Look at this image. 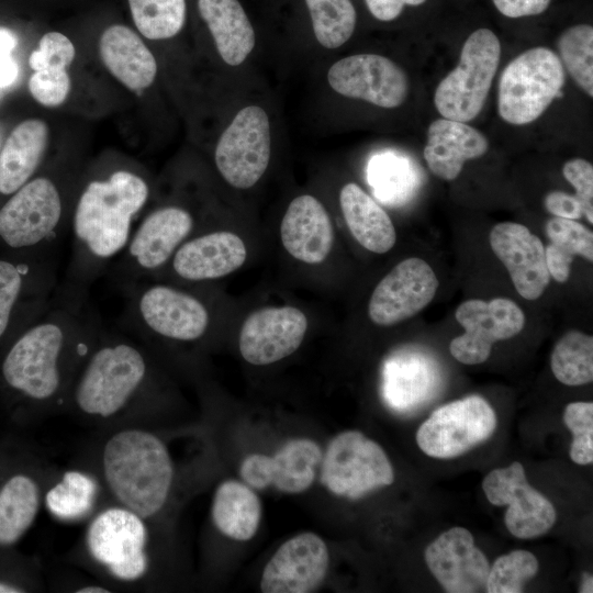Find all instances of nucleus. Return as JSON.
<instances>
[{
    "label": "nucleus",
    "mask_w": 593,
    "mask_h": 593,
    "mask_svg": "<svg viewBox=\"0 0 593 593\" xmlns=\"http://www.w3.org/2000/svg\"><path fill=\"white\" fill-rule=\"evenodd\" d=\"M488 148L489 142L479 130L444 118L429 125L423 155L429 170L449 181L459 176L467 160L483 156Z\"/></svg>",
    "instance_id": "nucleus-26"
},
{
    "label": "nucleus",
    "mask_w": 593,
    "mask_h": 593,
    "mask_svg": "<svg viewBox=\"0 0 593 593\" xmlns=\"http://www.w3.org/2000/svg\"><path fill=\"white\" fill-rule=\"evenodd\" d=\"M455 317L465 333L450 342L449 350L465 365L484 362L494 343L514 337L525 325L522 309L505 298L467 300L457 307Z\"/></svg>",
    "instance_id": "nucleus-14"
},
{
    "label": "nucleus",
    "mask_w": 593,
    "mask_h": 593,
    "mask_svg": "<svg viewBox=\"0 0 593 593\" xmlns=\"http://www.w3.org/2000/svg\"><path fill=\"white\" fill-rule=\"evenodd\" d=\"M146 179L119 168L86 182L69 227L71 255L64 283L88 291L123 253L149 198Z\"/></svg>",
    "instance_id": "nucleus-2"
},
{
    "label": "nucleus",
    "mask_w": 593,
    "mask_h": 593,
    "mask_svg": "<svg viewBox=\"0 0 593 593\" xmlns=\"http://www.w3.org/2000/svg\"><path fill=\"white\" fill-rule=\"evenodd\" d=\"M496 10L504 16L518 19L545 12L551 0H492Z\"/></svg>",
    "instance_id": "nucleus-47"
},
{
    "label": "nucleus",
    "mask_w": 593,
    "mask_h": 593,
    "mask_svg": "<svg viewBox=\"0 0 593 593\" xmlns=\"http://www.w3.org/2000/svg\"><path fill=\"white\" fill-rule=\"evenodd\" d=\"M41 478L25 466L0 475V553L14 547L33 526L43 504Z\"/></svg>",
    "instance_id": "nucleus-25"
},
{
    "label": "nucleus",
    "mask_w": 593,
    "mask_h": 593,
    "mask_svg": "<svg viewBox=\"0 0 593 593\" xmlns=\"http://www.w3.org/2000/svg\"><path fill=\"white\" fill-rule=\"evenodd\" d=\"M426 0H365L370 13L378 20L389 22L400 16L405 5L417 7Z\"/></svg>",
    "instance_id": "nucleus-49"
},
{
    "label": "nucleus",
    "mask_w": 593,
    "mask_h": 593,
    "mask_svg": "<svg viewBox=\"0 0 593 593\" xmlns=\"http://www.w3.org/2000/svg\"><path fill=\"white\" fill-rule=\"evenodd\" d=\"M103 331L88 291L59 283L46 309L3 353L2 387L30 412L66 406L71 384Z\"/></svg>",
    "instance_id": "nucleus-1"
},
{
    "label": "nucleus",
    "mask_w": 593,
    "mask_h": 593,
    "mask_svg": "<svg viewBox=\"0 0 593 593\" xmlns=\"http://www.w3.org/2000/svg\"><path fill=\"white\" fill-rule=\"evenodd\" d=\"M15 45V35L9 30L0 29V87L9 86L16 78L18 67L10 56Z\"/></svg>",
    "instance_id": "nucleus-48"
},
{
    "label": "nucleus",
    "mask_w": 593,
    "mask_h": 593,
    "mask_svg": "<svg viewBox=\"0 0 593 593\" xmlns=\"http://www.w3.org/2000/svg\"><path fill=\"white\" fill-rule=\"evenodd\" d=\"M262 517V505L255 489L244 481L227 479L214 491L211 518L215 528L225 537L250 540L257 533Z\"/></svg>",
    "instance_id": "nucleus-31"
},
{
    "label": "nucleus",
    "mask_w": 593,
    "mask_h": 593,
    "mask_svg": "<svg viewBox=\"0 0 593 593\" xmlns=\"http://www.w3.org/2000/svg\"><path fill=\"white\" fill-rule=\"evenodd\" d=\"M560 60L582 90L593 97V27L577 24L567 29L558 40Z\"/></svg>",
    "instance_id": "nucleus-39"
},
{
    "label": "nucleus",
    "mask_w": 593,
    "mask_h": 593,
    "mask_svg": "<svg viewBox=\"0 0 593 593\" xmlns=\"http://www.w3.org/2000/svg\"><path fill=\"white\" fill-rule=\"evenodd\" d=\"M76 593H109L111 589L97 583L81 584L74 589Z\"/></svg>",
    "instance_id": "nucleus-51"
},
{
    "label": "nucleus",
    "mask_w": 593,
    "mask_h": 593,
    "mask_svg": "<svg viewBox=\"0 0 593 593\" xmlns=\"http://www.w3.org/2000/svg\"><path fill=\"white\" fill-rule=\"evenodd\" d=\"M121 288L126 299L122 325L130 335L191 343L206 334L210 313L198 296L157 282L135 281Z\"/></svg>",
    "instance_id": "nucleus-7"
},
{
    "label": "nucleus",
    "mask_w": 593,
    "mask_h": 593,
    "mask_svg": "<svg viewBox=\"0 0 593 593\" xmlns=\"http://www.w3.org/2000/svg\"><path fill=\"white\" fill-rule=\"evenodd\" d=\"M70 216L57 181L33 176L0 208V239L12 250L54 257Z\"/></svg>",
    "instance_id": "nucleus-5"
},
{
    "label": "nucleus",
    "mask_w": 593,
    "mask_h": 593,
    "mask_svg": "<svg viewBox=\"0 0 593 593\" xmlns=\"http://www.w3.org/2000/svg\"><path fill=\"white\" fill-rule=\"evenodd\" d=\"M549 244L545 247V259L550 278L566 282L571 273L575 256L593 261V233L575 220L551 217L545 225Z\"/></svg>",
    "instance_id": "nucleus-34"
},
{
    "label": "nucleus",
    "mask_w": 593,
    "mask_h": 593,
    "mask_svg": "<svg viewBox=\"0 0 593 593\" xmlns=\"http://www.w3.org/2000/svg\"><path fill=\"white\" fill-rule=\"evenodd\" d=\"M424 556L429 571L449 593H473L485 585L489 561L463 527L440 534Z\"/></svg>",
    "instance_id": "nucleus-21"
},
{
    "label": "nucleus",
    "mask_w": 593,
    "mask_h": 593,
    "mask_svg": "<svg viewBox=\"0 0 593 593\" xmlns=\"http://www.w3.org/2000/svg\"><path fill=\"white\" fill-rule=\"evenodd\" d=\"M75 56L72 42L63 33L53 31L41 37L29 57V65L33 71L67 69Z\"/></svg>",
    "instance_id": "nucleus-43"
},
{
    "label": "nucleus",
    "mask_w": 593,
    "mask_h": 593,
    "mask_svg": "<svg viewBox=\"0 0 593 593\" xmlns=\"http://www.w3.org/2000/svg\"><path fill=\"white\" fill-rule=\"evenodd\" d=\"M247 257L243 239L228 231L189 237L166 264L181 280L201 282L225 277L240 268Z\"/></svg>",
    "instance_id": "nucleus-23"
},
{
    "label": "nucleus",
    "mask_w": 593,
    "mask_h": 593,
    "mask_svg": "<svg viewBox=\"0 0 593 593\" xmlns=\"http://www.w3.org/2000/svg\"><path fill=\"white\" fill-rule=\"evenodd\" d=\"M148 519L112 503L96 512L85 532L83 550L112 581L138 584L152 567Z\"/></svg>",
    "instance_id": "nucleus-6"
},
{
    "label": "nucleus",
    "mask_w": 593,
    "mask_h": 593,
    "mask_svg": "<svg viewBox=\"0 0 593 593\" xmlns=\"http://www.w3.org/2000/svg\"><path fill=\"white\" fill-rule=\"evenodd\" d=\"M323 451L310 438L288 440L273 455L250 454L239 466L242 481L255 490L273 486L287 494L309 490L320 469Z\"/></svg>",
    "instance_id": "nucleus-18"
},
{
    "label": "nucleus",
    "mask_w": 593,
    "mask_h": 593,
    "mask_svg": "<svg viewBox=\"0 0 593 593\" xmlns=\"http://www.w3.org/2000/svg\"><path fill=\"white\" fill-rule=\"evenodd\" d=\"M339 203L351 235L363 248L384 254L394 246L396 233L390 216L358 184L346 183Z\"/></svg>",
    "instance_id": "nucleus-32"
},
{
    "label": "nucleus",
    "mask_w": 593,
    "mask_h": 593,
    "mask_svg": "<svg viewBox=\"0 0 593 593\" xmlns=\"http://www.w3.org/2000/svg\"><path fill=\"white\" fill-rule=\"evenodd\" d=\"M99 480L112 499L145 519L157 517L175 484L174 457L155 432L123 426L103 439L98 457Z\"/></svg>",
    "instance_id": "nucleus-4"
},
{
    "label": "nucleus",
    "mask_w": 593,
    "mask_h": 593,
    "mask_svg": "<svg viewBox=\"0 0 593 593\" xmlns=\"http://www.w3.org/2000/svg\"><path fill=\"white\" fill-rule=\"evenodd\" d=\"M495 426L491 405L479 395H469L435 410L419 426L416 443L429 457L454 458L486 440Z\"/></svg>",
    "instance_id": "nucleus-12"
},
{
    "label": "nucleus",
    "mask_w": 593,
    "mask_h": 593,
    "mask_svg": "<svg viewBox=\"0 0 593 593\" xmlns=\"http://www.w3.org/2000/svg\"><path fill=\"white\" fill-rule=\"evenodd\" d=\"M58 286L55 257L21 262L0 258V343L25 298L52 296Z\"/></svg>",
    "instance_id": "nucleus-27"
},
{
    "label": "nucleus",
    "mask_w": 593,
    "mask_h": 593,
    "mask_svg": "<svg viewBox=\"0 0 593 593\" xmlns=\"http://www.w3.org/2000/svg\"><path fill=\"white\" fill-rule=\"evenodd\" d=\"M153 377L150 358L138 339L104 328L80 367L66 402L93 422H112L138 411Z\"/></svg>",
    "instance_id": "nucleus-3"
},
{
    "label": "nucleus",
    "mask_w": 593,
    "mask_h": 593,
    "mask_svg": "<svg viewBox=\"0 0 593 593\" xmlns=\"http://www.w3.org/2000/svg\"><path fill=\"white\" fill-rule=\"evenodd\" d=\"M216 49L230 66L240 65L255 46V32L238 0H198Z\"/></svg>",
    "instance_id": "nucleus-30"
},
{
    "label": "nucleus",
    "mask_w": 593,
    "mask_h": 593,
    "mask_svg": "<svg viewBox=\"0 0 593 593\" xmlns=\"http://www.w3.org/2000/svg\"><path fill=\"white\" fill-rule=\"evenodd\" d=\"M321 483L334 495L357 500L394 481L393 467L380 445L358 430L336 435L323 452Z\"/></svg>",
    "instance_id": "nucleus-11"
},
{
    "label": "nucleus",
    "mask_w": 593,
    "mask_h": 593,
    "mask_svg": "<svg viewBox=\"0 0 593 593\" xmlns=\"http://www.w3.org/2000/svg\"><path fill=\"white\" fill-rule=\"evenodd\" d=\"M563 422L573 435L570 458L578 465L593 461V403H569L563 413Z\"/></svg>",
    "instance_id": "nucleus-42"
},
{
    "label": "nucleus",
    "mask_w": 593,
    "mask_h": 593,
    "mask_svg": "<svg viewBox=\"0 0 593 593\" xmlns=\"http://www.w3.org/2000/svg\"><path fill=\"white\" fill-rule=\"evenodd\" d=\"M48 126L40 119L18 124L0 152V194L11 195L40 168L48 146Z\"/></svg>",
    "instance_id": "nucleus-29"
},
{
    "label": "nucleus",
    "mask_w": 593,
    "mask_h": 593,
    "mask_svg": "<svg viewBox=\"0 0 593 593\" xmlns=\"http://www.w3.org/2000/svg\"><path fill=\"white\" fill-rule=\"evenodd\" d=\"M280 237L293 258L309 265L323 262L334 242L333 225L324 205L310 194L294 198L282 217Z\"/></svg>",
    "instance_id": "nucleus-24"
},
{
    "label": "nucleus",
    "mask_w": 593,
    "mask_h": 593,
    "mask_svg": "<svg viewBox=\"0 0 593 593\" xmlns=\"http://www.w3.org/2000/svg\"><path fill=\"white\" fill-rule=\"evenodd\" d=\"M501 44L495 33L482 27L463 43L459 64L437 86L434 103L445 119L468 122L478 116L499 68Z\"/></svg>",
    "instance_id": "nucleus-9"
},
{
    "label": "nucleus",
    "mask_w": 593,
    "mask_h": 593,
    "mask_svg": "<svg viewBox=\"0 0 593 593\" xmlns=\"http://www.w3.org/2000/svg\"><path fill=\"white\" fill-rule=\"evenodd\" d=\"M564 178L575 190V197L583 205V215L593 224V166L585 159L573 158L562 167Z\"/></svg>",
    "instance_id": "nucleus-45"
},
{
    "label": "nucleus",
    "mask_w": 593,
    "mask_h": 593,
    "mask_svg": "<svg viewBox=\"0 0 593 593\" xmlns=\"http://www.w3.org/2000/svg\"><path fill=\"white\" fill-rule=\"evenodd\" d=\"M31 591L30 580L21 577L20 571H13L9 566H0V593H23Z\"/></svg>",
    "instance_id": "nucleus-50"
},
{
    "label": "nucleus",
    "mask_w": 593,
    "mask_h": 593,
    "mask_svg": "<svg viewBox=\"0 0 593 593\" xmlns=\"http://www.w3.org/2000/svg\"><path fill=\"white\" fill-rule=\"evenodd\" d=\"M545 209L556 217L578 220L583 216V205L574 195L560 190L548 192L544 199Z\"/></svg>",
    "instance_id": "nucleus-46"
},
{
    "label": "nucleus",
    "mask_w": 593,
    "mask_h": 593,
    "mask_svg": "<svg viewBox=\"0 0 593 593\" xmlns=\"http://www.w3.org/2000/svg\"><path fill=\"white\" fill-rule=\"evenodd\" d=\"M433 380V368L424 359L392 360L385 367V400L394 410H410L429 395Z\"/></svg>",
    "instance_id": "nucleus-35"
},
{
    "label": "nucleus",
    "mask_w": 593,
    "mask_h": 593,
    "mask_svg": "<svg viewBox=\"0 0 593 593\" xmlns=\"http://www.w3.org/2000/svg\"><path fill=\"white\" fill-rule=\"evenodd\" d=\"M592 583H593V580H592V575H589V574H585V578L583 580V583H582V586H581V592H592Z\"/></svg>",
    "instance_id": "nucleus-52"
},
{
    "label": "nucleus",
    "mask_w": 593,
    "mask_h": 593,
    "mask_svg": "<svg viewBox=\"0 0 593 593\" xmlns=\"http://www.w3.org/2000/svg\"><path fill=\"white\" fill-rule=\"evenodd\" d=\"M306 329L307 318L298 307L259 309L242 325L239 353L245 361L254 366L275 363L296 351Z\"/></svg>",
    "instance_id": "nucleus-20"
},
{
    "label": "nucleus",
    "mask_w": 593,
    "mask_h": 593,
    "mask_svg": "<svg viewBox=\"0 0 593 593\" xmlns=\"http://www.w3.org/2000/svg\"><path fill=\"white\" fill-rule=\"evenodd\" d=\"M483 492L493 505H508L505 525L521 539L546 534L556 522V510L548 499L528 483L524 467L513 462L492 470L482 482Z\"/></svg>",
    "instance_id": "nucleus-15"
},
{
    "label": "nucleus",
    "mask_w": 593,
    "mask_h": 593,
    "mask_svg": "<svg viewBox=\"0 0 593 593\" xmlns=\"http://www.w3.org/2000/svg\"><path fill=\"white\" fill-rule=\"evenodd\" d=\"M489 240L519 295L527 300L538 299L551 279L542 242L525 225L515 222L494 225Z\"/></svg>",
    "instance_id": "nucleus-22"
},
{
    "label": "nucleus",
    "mask_w": 593,
    "mask_h": 593,
    "mask_svg": "<svg viewBox=\"0 0 593 593\" xmlns=\"http://www.w3.org/2000/svg\"><path fill=\"white\" fill-rule=\"evenodd\" d=\"M194 219L179 205H164L144 215L119 258L111 265L122 286L141 281L161 270L192 234Z\"/></svg>",
    "instance_id": "nucleus-10"
},
{
    "label": "nucleus",
    "mask_w": 593,
    "mask_h": 593,
    "mask_svg": "<svg viewBox=\"0 0 593 593\" xmlns=\"http://www.w3.org/2000/svg\"><path fill=\"white\" fill-rule=\"evenodd\" d=\"M270 124L257 105L242 109L222 133L214 152L216 168L234 188L255 186L270 159Z\"/></svg>",
    "instance_id": "nucleus-13"
},
{
    "label": "nucleus",
    "mask_w": 593,
    "mask_h": 593,
    "mask_svg": "<svg viewBox=\"0 0 593 593\" xmlns=\"http://www.w3.org/2000/svg\"><path fill=\"white\" fill-rule=\"evenodd\" d=\"M438 279L423 259L400 261L374 288L368 315L379 326H392L413 317L434 299Z\"/></svg>",
    "instance_id": "nucleus-17"
},
{
    "label": "nucleus",
    "mask_w": 593,
    "mask_h": 593,
    "mask_svg": "<svg viewBox=\"0 0 593 593\" xmlns=\"http://www.w3.org/2000/svg\"><path fill=\"white\" fill-rule=\"evenodd\" d=\"M99 54L109 72L130 90H144L156 78L155 56L128 26L107 27L99 40Z\"/></svg>",
    "instance_id": "nucleus-28"
},
{
    "label": "nucleus",
    "mask_w": 593,
    "mask_h": 593,
    "mask_svg": "<svg viewBox=\"0 0 593 593\" xmlns=\"http://www.w3.org/2000/svg\"><path fill=\"white\" fill-rule=\"evenodd\" d=\"M317 42L325 48H337L353 35L356 10L350 0H305Z\"/></svg>",
    "instance_id": "nucleus-38"
},
{
    "label": "nucleus",
    "mask_w": 593,
    "mask_h": 593,
    "mask_svg": "<svg viewBox=\"0 0 593 593\" xmlns=\"http://www.w3.org/2000/svg\"><path fill=\"white\" fill-rule=\"evenodd\" d=\"M133 22L148 40L176 36L186 22V0H127Z\"/></svg>",
    "instance_id": "nucleus-37"
},
{
    "label": "nucleus",
    "mask_w": 593,
    "mask_h": 593,
    "mask_svg": "<svg viewBox=\"0 0 593 593\" xmlns=\"http://www.w3.org/2000/svg\"><path fill=\"white\" fill-rule=\"evenodd\" d=\"M371 184L379 190L380 197L394 199L405 195L413 187L410 164L393 154L373 157L370 164Z\"/></svg>",
    "instance_id": "nucleus-41"
},
{
    "label": "nucleus",
    "mask_w": 593,
    "mask_h": 593,
    "mask_svg": "<svg viewBox=\"0 0 593 593\" xmlns=\"http://www.w3.org/2000/svg\"><path fill=\"white\" fill-rule=\"evenodd\" d=\"M329 551L321 536L312 532L296 534L279 546L264 567L260 590L264 593H310L324 582Z\"/></svg>",
    "instance_id": "nucleus-19"
},
{
    "label": "nucleus",
    "mask_w": 593,
    "mask_h": 593,
    "mask_svg": "<svg viewBox=\"0 0 593 593\" xmlns=\"http://www.w3.org/2000/svg\"><path fill=\"white\" fill-rule=\"evenodd\" d=\"M566 75L557 54L533 47L516 56L503 70L497 93L501 119L513 125L537 120L560 96Z\"/></svg>",
    "instance_id": "nucleus-8"
},
{
    "label": "nucleus",
    "mask_w": 593,
    "mask_h": 593,
    "mask_svg": "<svg viewBox=\"0 0 593 593\" xmlns=\"http://www.w3.org/2000/svg\"><path fill=\"white\" fill-rule=\"evenodd\" d=\"M71 80L67 69L38 70L29 79V90L33 99L47 108L61 105L68 98Z\"/></svg>",
    "instance_id": "nucleus-44"
},
{
    "label": "nucleus",
    "mask_w": 593,
    "mask_h": 593,
    "mask_svg": "<svg viewBox=\"0 0 593 593\" xmlns=\"http://www.w3.org/2000/svg\"><path fill=\"white\" fill-rule=\"evenodd\" d=\"M101 488L98 475L70 469L44 490L43 504L49 514L59 521H80L94 512Z\"/></svg>",
    "instance_id": "nucleus-33"
},
{
    "label": "nucleus",
    "mask_w": 593,
    "mask_h": 593,
    "mask_svg": "<svg viewBox=\"0 0 593 593\" xmlns=\"http://www.w3.org/2000/svg\"><path fill=\"white\" fill-rule=\"evenodd\" d=\"M550 367L558 381L582 385L593 380V337L580 331L566 333L555 345Z\"/></svg>",
    "instance_id": "nucleus-36"
},
{
    "label": "nucleus",
    "mask_w": 593,
    "mask_h": 593,
    "mask_svg": "<svg viewBox=\"0 0 593 593\" xmlns=\"http://www.w3.org/2000/svg\"><path fill=\"white\" fill-rule=\"evenodd\" d=\"M538 561L527 550H514L499 557L489 570L485 582L489 593H521L527 581L536 575Z\"/></svg>",
    "instance_id": "nucleus-40"
},
{
    "label": "nucleus",
    "mask_w": 593,
    "mask_h": 593,
    "mask_svg": "<svg viewBox=\"0 0 593 593\" xmlns=\"http://www.w3.org/2000/svg\"><path fill=\"white\" fill-rule=\"evenodd\" d=\"M327 80L344 97L387 109L400 107L409 90L404 70L377 54H358L337 60L329 67Z\"/></svg>",
    "instance_id": "nucleus-16"
}]
</instances>
